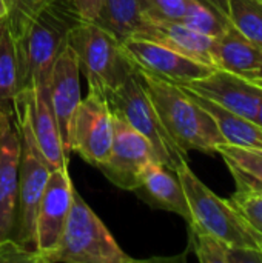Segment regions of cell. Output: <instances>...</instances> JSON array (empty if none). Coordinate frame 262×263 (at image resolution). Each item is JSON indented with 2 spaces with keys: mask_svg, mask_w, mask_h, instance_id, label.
<instances>
[{
  "mask_svg": "<svg viewBox=\"0 0 262 263\" xmlns=\"http://www.w3.org/2000/svg\"><path fill=\"white\" fill-rule=\"evenodd\" d=\"M113 125L114 136L110 156L99 170L117 188L134 191L141 183L142 171L151 162L159 160L150 142L116 112H113Z\"/></svg>",
  "mask_w": 262,
  "mask_h": 263,
  "instance_id": "9c48e42d",
  "label": "cell"
},
{
  "mask_svg": "<svg viewBox=\"0 0 262 263\" xmlns=\"http://www.w3.org/2000/svg\"><path fill=\"white\" fill-rule=\"evenodd\" d=\"M22 92L28 108L31 131L43 157L49 163L51 170L68 168L69 154L63 146L60 129L49 105L48 88L23 89Z\"/></svg>",
  "mask_w": 262,
  "mask_h": 263,
  "instance_id": "9a60e30c",
  "label": "cell"
},
{
  "mask_svg": "<svg viewBox=\"0 0 262 263\" xmlns=\"http://www.w3.org/2000/svg\"><path fill=\"white\" fill-rule=\"evenodd\" d=\"M184 88V86H182ZM216 122L221 136L225 143L235 146H249V148H262V128L253 120L238 116L230 109L218 105L216 102L202 97L193 92L188 88H184Z\"/></svg>",
  "mask_w": 262,
  "mask_h": 263,
  "instance_id": "d6986e66",
  "label": "cell"
},
{
  "mask_svg": "<svg viewBox=\"0 0 262 263\" xmlns=\"http://www.w3.org/2000/svg\"><path fill=\"white\" fill-rule=\"evenodd\" d=\"M0 253H2V248H0Z\"/></svg>",
  "mask_w": 262,
  "mask_h": 263,
  "instance_id": "836d02e7",
  "label": "cell"
},
{
  "mask_svg": "<svg viewBox=\"0 0 262 263\" xmlns=\"http://www.w3.org/2000/svg\"><path fill=\"white\" fill-rule=\"evenodd\" d=\"M53 0H12V11L9 15V23L12 32H15L28 18H31L39 9Z\"/></svg>",
  "mask_w": 262,
  "mask_h": 263,
  "instance_id": "83f0119b",
  "label": "cell"
},
{
  "mask_svg": "<svg viewBox=\"0 0 262 263\" xmlns=\"http://www.w3.org/2000/svg\"><path fill=\"white\" fill-rule=\"evenodd\" d=\"M131 37L159 43L179 54H184L198 62L213 66L210 59V45L213 39L190 29L181 22H170V20L159 22V20L142 18V22L134 29Z\"/></svg>",
  "mask_w": 262,
  "mask_h": 263,
  "instance_id": "2e32d148",
  "label": "cell"
},
{
  "mask_svg": "<svg viewBox=\"0 0 262 263\" xmlns=\"http://www.w3.org/2000/svg\"><path fill=\"white\" fill-rule=\"evenodd\" d=\"M80 69L74 49L66 43L62 52L57 55L49 80H48V99L53 109V114L57 120L60 136L63 140V146L68 154H71L68 148V126L74 109L77 108L80 97Z\"/></svg>",
  "mask_w": 262,
  "mask_h": 263,
  "instance_id": "5bb4252c",
  "label": "cell"
},
{
  "mask_svg": "<svg viewBox=\"0 0 262 263\" xmlns=\"http://www.w3.org/2000/svg\"><path fill=\"white\" fill-rule=\"evenodd\" d=\"M137 77L176 145L212 154L225 143L215 119L182 88L137 68Z\"/></svg>",
  "mask_w": 262,
  "mask_h": 263,
  "instance_id": "3957f363",
  "label": "cell"
},
{
  "mask_svg": "<svg viewBox=\"0 0 262 263\" xmlns=\"http://www.w3.org/2000/svg\"><path fill=\"white\" fill-rule=\"evenodd\" d=\"M141 22L142 15L137 0H105L97 18L100 26L120 40L131 37Z\"/></svg>",
  "mask_w": 262,
  "mask_h": 263,
  "instance_id": "603a6c76",
  "label": "cell"
},
{
  "mask_svg": "<svg viewBox=\"0 0 262 263\" xmlns=\"http://www.w3.org/2000/svg\"><path fill=\"white\" fill-rule=\"evenodd\" d=\"M113 109L105 96L91 91L74 109L68 126V148L86 163L102 166L113 145Z\"/></svg>",
  "mask_w": 262,
  "mask_h": 263,
  "instance_id": "ba28073f",
  "label": "cell"
},
{
  "mask_svg": "<svg viewBox=\"0 0 262 263\" xmlns=\"http://www.w3.org/2000/svg\"><path fill=\"white\" fill-rule=\"evenodd\" d=\"M20 92L15 37L9 17L0 20V105L11 103Z\"/></svg>",
  "mask_w": 262,
  "mask_h": 263,
  "instance_id": "7402d4cb",
  "label": "cell"
},
{
  "mask_svg": "<svg viewBox=\"0 0 262 263\" xmlns=\"http://www.w3.org/2000/svg\"><path fill=\"white\" fill-rule=\"evenodd\" d=\"M176 174L182 183L191 220L195 227L204 233L215 236L230 247L259 248L262 239L247 223V220L225 199L216 196L188 166L187 162L176 168Z\"/></svg>",
  "mask_w": 262,
  "mask_h": 263,
  "instance_id": "5b68a950",
  "label": "cell"
},
{
  "mask_svg": "<svg viewBox=\"0 0 262 263\" xmlns=\"http://www.w3.org/2000/svg\"><path fill=\"white\" fill-rule=\"evenodd\" d=\"M134 262L117 245L97 214L74 190L69 216L60 242L42 263H130Z\"/></svg>",
  "mask_w": 262,
  "mask_h": 263,
  "instance_id": "8992f818",
  "label": "cell"
},
{
  "mask_svg": "<svg viewBox=\"0 0 262 263\" xmlns=\"http://www.w3.org/2000/svg\"><path fill=\"white\" fill-rule=\"evenodd\" d=\"M20 136L12 105H0V248L2 253L11 248L17 196H19V163Z\"/></svg>",
  "mask_w": 262,
  "mask_h": 263,
  "instance_id": "30bf717a",
  "label": "cell"
},
{
  "mask_svg": "<svg viewBox=\"0 0 262 263\" xmlns=\"http://www.w3.org/2000/svg\"><path fill=\"white\" fill-rule=\"evenodd\" d=\"M83 22H97L105 0H71Z\"/></svg>",
  "mask_w": 262,
  "mask_h": 263,
  "instance_id": "f1b7e54d",
  "label": "cell"
},
{
  "mask_svg": "<svg viewBox=\"0 0 262 263\" xmlns=\"http://www.w3.org/2000/svg\"><path fill=\"white\" fill-rule=\"evenodd\" d=\"M73 197L74 186L68 168L51 170L36 216L37 254L34 263H42L59 245L69 216Z\"/></svg>",
  "mask_w": 262,
  "mask_h": 263,
  "instance_id": "8fae6325",
  "label": "cell"
},
{
  "mask_svg": "<svg viewBox=\"0 0 262 263\" xmlns=\"http://www.w3.org/2000/svg\"><path fill=\"white\" fill-rule=\"evenodd\" d=\"M11 105L22 143L19 163L17 213L11 248L17 254V259L34 262L37 254L36 216L45 185L51 173V166L39 149L34 134L31 131L28 108L22 91L12 99Z\"/></svg>",
  "mask_w": 262,
  "mask_h": 263,
  "instance_id": "7a4b0ae2",
  "label": "cell"
},
{
  "mask_svg": "<svg viewBox=\"0 0 262 263\" xmlns=\"http://www.w3.org/2000/svg\"><path fill=\"white\" fill-rule=\"evenodd\" d=\"M80 20L71 0H53L14 32L20 91L48 86L53 65Z\"/></svg>",
  "mask_w": 262,
  "mask_h": 263,
  "instance_id": "6da1fadb",
  "label": "cell"
},
{
  "mask_svg": "<svg viewBox=\"0 0 262 263\" xmlns=\"http://www.w3.org/2000/svg\"><path fill=\"white\" fill-rule=\"evenodd\" d=\"M124 46L139 69L168 80L178 86H184L190 82L202 79L215 69L210 65L198 62L150 40L130 37L124 40Z\"/></svg>",
  "mask_w": 262,
  "mask_h": 263,
  "instance_id": "7c38bea8",
  "label": "cell"
},
{
  "mask_svg": "<svg viewBox=\"0 0 262 263\" xmlns=\"http://www.w3.org/2000/svg\"><path fill=\"white\" fill-rule=\"evenodd\" d=\"M229 202L262 239V194L236 191Z\"/></svg>",
  "mask_w": 262,
  "mask_h": 263,
  "instance_id": "4316f807",
  "label": "cell"
},
{
  "mask_svg": "<svg viewBox=\"0 0 262 263\" xmlns=\"http://www.w3.org/2000/svg\"><path fill=\"white\" fill-rule=\"evenodd\" d=\"M179 22L212 39L221 35L230 26L224 12L210 0H190L188 8Z\"/></svg>",
  "mask_w": 262,
  "mask_h": 263,
  "instance_id": "cb8c5ba5",
  "label": "cell"
},
{
  "mask_svg": "<svg viewBox=\"0 0 262 263\" xmlns=\"http://www.w3.org/2000/svg\"><path fill=\"white\" fill-rule=\"evenodd\" d=\"M259 248H261V251H262V242H261V245H259Z\"/></svg>",
  "mask_w": 262,
  "mask_h": 263,
  "instance_id": "d6a6232c",
  "label": "cell"
},
{
  "mask_svg": "<svg viewBox=\"0 0 262 263\" xmlns=\"http://www.w3.org/2000/svg\"><path fill=\"white\" fill-rule=\"evenodd\" d=\"M184 88L250 120H255L262 96V86L256 82L219 68H215L202 79L184 85Z\"/></svg>",
  "mask_w": 262,
  "mask_h": 263,
  "instance_id": "4fadbf2b",
  "label": "cell"
},
{
  "mask_svg": "<svg viewBox=\"0 0 262 263\" xmlns=\"http://www.w3.org/2000/svg\"><path fill=\"white\" fill-rule=\"evenodd\" d=\"M113 112L120 116L128 125L141 133L153 146L158 160L174 170L187 162V153L182 151L165 129L156 108L153 106L137 71L107 97Z\"/></svg>",
  "mask_w": 262,
  "mask_h": 263,
  "instance_id": "52a82bcc",
  "label": "cell"
},
{
  "mask_svg": "<svg viewBox=\"0 0 262 263\" xmlns=\"http://www.w3.org/2000/svg\"><path fill=\"white\" fill-rule=\"evenodd\" d=\"M68 45L76 52L79 69L85 76L90 89L105 97L137 71L124 46V40L97 22L80 20L71 29Z\"/></svg>",
  "mask_w": 262,
  "mask_h": 263,
  "instance_id": "277c9868",
  "label": "cell"
},
{
  "mask_svg": "<svg viewBox=\"0 0 262 263\" xmlns=\"http://www.w3.org/2000/svg\"><path fill=\"white\" fill-rule=\"evenodd\" d=\"M249 79H250V80H253V82H256V83H259V85L262 86V65L259 66V69H258L252 77H249Z\"/></svg>",
  "mask_w": 262,
  "mask_h": 263,
  "instance_id": "1f68e13d",
  "label": "cell"
},
{
  "mask_svg": "<svg viewBox=\"0 0 262 263\" xmlns=\"http://www.w3.org/2000/svg\"><path fill=\"white\" fill-rule=\"evenodd\" d=\"M213 68L230 71L244 77H252L262 65V49L247 40L232 25L210 45Z\"/></svg>",
  "mask_w": 262,
  "mask_h": 263,
  "instance_id": "ac0fdd59",
  "label": "cell"
},
{
  "mask_svg": "<svg viewBox=\"0 0 262 263\" xmlns=\"http://www.w3.org/2000/svg\"><path fill=\"white\" fill-rule=\"evenodd\" d=\"M218 154L227 163L236 182V191L262 194V148L235 146L221 143L216 146Z\"/></svg>",
  "mask_w": 262,
  "mask_h": 263,
  "instance_id": "ffe728a7",
  "label": "cell"
},
{
  "mask_svg": "<svg viewBox=\"0 0 262 263\" xmlns=\"http://www.w3.org/2000/svg\"><path fill=\"white\" fill-rule=\"evenodd\" d=\"M229 23L262 49V0H210Z\"/></svg>",
  "mask_w": 262,
  "mask_h": 263,
  "instance_id": "44dd1931",
  "label": "cell"
},
{
  "mask_svg": "<svg viewBox=\"0 0 262 263\" xmlns=\"http://www.w3.org/2000/svg\"><path fill=\"white\" fill-rule=\"evenodd\" d=\"M190 0H137L142 18L147 20H170L179 22Z\"/></svg>",
  "mask_w": 262,
  "mask_h": 263,
  "instance_id": "484cf974",
  "label": "cell"
},
{
  "mask_svg": "<svg viewBox=\"0 0 262 263\" xmlns=\"http://www.w3.org/2000/svg\"><path fill=\"white\" fill-rule=\"evenodd\" d=\"M12 11V0H0V20L11 15Z\"/></svg>",
  "mask_w": 262,
  "mask_h": 263,
  "instance_id": "f546056e",
  "label": "cell"
},
{
  "mask_svg": "<svg viewBox=\"0 0 262 263\" xmlns=\"http://www.w3.org/2000/svg\"><path fill=\"white\" fill-rule=\"evenodd\" d=\"M134 193H137L153 208L171 211L190 223L191 214L188 202L174 170L162 165L161 162H151L142 171L141 183Z\"/></svg>",
  "mask_w": 262,
  "mask_h": 263,
  "instance_id": "e0dca14e",
  "label": "cell"
},
{
  "mask_svg": "<svg viewBox=\"0 0 262 263\" xmlns=\"http://www.w3.org/2000/svg\"><path fill=\"white\" fill-rule=\"evenodd\" d=\"M259 85V83H258ZM255 123H258L259 126L262 128V96H261V100H259V106H258V112H256V116H255V120H253Z\"/></svg>",
  "mask_w": 262,
  "mask_h": 263,
  "instance_id": "4dcf8cb0",
  "label": "cell"
},
{
  "mask_svg": "<svg viewBox=\"0 0 262 263\" xmlns=\"http://www.w3.org/2000/svg\"><path fill=\"white\" fill-rule=\"evenodd\" d=\"M195 253L202 263H230V245L216 239L215 236L204 233L195 227H190Z\"/></svg>",
  "mask_w": 262,
  "mask_h": 263,
  "instance_id": "d4e9b609",
  "label": "cell"
}]
</instances>
